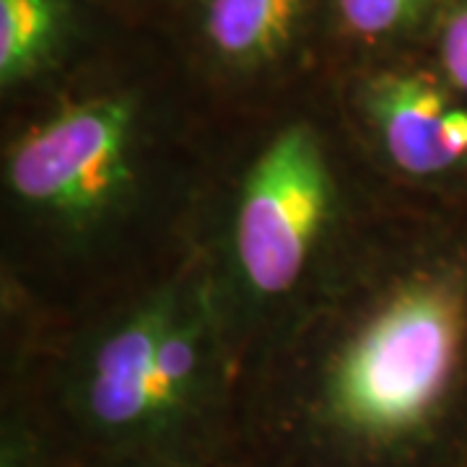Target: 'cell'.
Here are the masks:
<instances>
[{
    "label": "cell",
    "instance_id": "1",
    "mask_svg": "<svg viewBox=\"0 0 467 467\" xmlns=\"http://www.w3.org/2000/svg\"><path fill=\"white\" fill-rule=\"evenodd\" d=\"M465 299L447 278L400 288L335 361L325 402L337 429L387 444L423 429L450 389Z\"/></svg>",
    "mask_w": 467,
    "mask_h": 467
},
{
    "label": "cell",
    "instance_id": "2",
    "mask_svg": "<svg viewBox=\"0 0 467 467\" xmlns=\"http://www.w3.org/2000/svg\"><path fill=\"white\" fill-rule=\"evenodd\" d=\"M330 208V174L317 135L285 128L254 161L236 213V257L247 284L278 296L299 281Z\"/></svg>",
    "mask_w": 467,
    "mask_h": 467
},
{
    "label": "cell",
    "instance_id": "3",
    "mask_svg": "<svg viewBox=\"0 0 467 467\" xmlns=\"http://www.w3.org/2000/svg\"><path fill=\"white\" fill-rule=\"evenodd\" d=\"M133 107L91 99L21 138L11 153V187L34 208L81 221L109 208L130 182Z\"/></svg>",
    "mask_w": 467,
    "mask_h": 467
},
{
    "label": "cell",
    "instance_id": "4",
    "mask_svg": "<svg viewBox=\"0 0 467 467\" xmlns=\"http://www.w3.org/2000/svg\"><path fill=\"white\" fill-rule=\"evenodd\" d=\"M174 319V301H150L101 340L84 382L86 413L101 431L150 434L184 413L161 368V343Z\"/></svg>",
    "mask_w": 467,
    "mask_h": 467
},
{
    "label": "cell",
    "instance_id": "5",
    "mask_svg": "<svg viewBox=\"0 0 467 467\" xmlns=\"http://www.w3.org/2000/svg\"><path fill=\"white\" fill-rule=\"evenodd\" d=\"M368 112L387 156L413 177H431L467 159V109L451 107L423 76H384L371 86Z\"/></svg>",
    "mask_w": 467,
    "mask_h": 467
},
{
    "label": "cell",
    "instance_id": "6",
    "mask_svg": "<svg viewBox=\"0 0 467 467\" xmlns=\"http://www.w3.org/2000/svg\"><path fill=\"white\" fill-rule=\"evenodd\" d=\"M306 0H208L205 36L236 66H260L291 45Z\"/></svg>",
    "mask_w": 467,
    "mask_h": 467
},
{
    "label": "cell",
    "instance_id": "7",
    "mask_svg": "<svg viewBox=\"0 0 467 467\" xmlns=\"http://www.w3.org/2000/svg\"><path fill=\"white\" fill-rule=\"evenodd\" d=\"M63 29V0H0V81L29 78Z\"/></svg>",
    "mask_w": 467,
    "mask_h": 467
},
{
    "label": "cell",
    "instance_id": "8",
    "mask_svg": "<svg viewBox=\"0 0 467 467\" xmlns=\"http://www.w3.org/2000/svg\"><path fill=\"white\" fill-rule=\"evenodd\" d=\"M431 0H335L337 16L361 39H384L416 24Z\"/></svg>",
    "mask_w": 467,
    "mask_h": 467
},
{
    "label": "cell",
    "instance_id": "9",
    "mask_svg": "<svg viewBox=\"0 0 467 467\" xmlns=\"http://www.w3.org/2000/svg\"><path fill=\"white\" fill-rule=\"evenodd\" d=\"M441 63L451 84L467 94V3H462L447 21L441 34Z\"/></svg>",
    "mask_w": 467,
    "mask_h": 467
},
{
    "label": "cell",
    "instance_id": "10",
    "mask_svg": "<svg viewBox=\"0 0 467 467\" xmlns=\"http://www.w3.org/2000/svg\"><path fill=\"white\" fill-rule=\"evenodd\" d=\"M3 467H21L16 462V457H14V454H8V451H5V460H3Z\"/></svg>",
    "mask_w": 467,
    "mask_h": 467
}]
</instances>
